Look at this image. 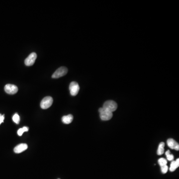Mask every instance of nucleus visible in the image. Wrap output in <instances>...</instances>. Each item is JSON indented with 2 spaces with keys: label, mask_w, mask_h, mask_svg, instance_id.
<instances>
[{
  "label": "nucleus",
  "mask_w": 179,
  "mask_h": 179,
  "mask_svg": "<svg viewBox=\"0 0 179 179\" xmlns=\"http://www.w3.org/2000/svg\"><path fill=\"white\" fill-rule=\"evenodd\" d=\"M102 108L108 111L113 113L117 109V105L114 101L111 100L107 101L104 103Z\"/></svg>",
  "instance_id": "nucleus-1"
},
{
  "label": "nucleus",
  "mask_w": 179,
  "mask_h": 179,
  "mask_svg": "<svg viewBox=\"0 0 179 179\" xmlns=\"http://www.w3.org/2000/svg\"><path fill=\"white\" fill-rule=\"evenodd\" d=\"M99 111L100 113V117L102 120L107 121L111 120L113 117V113L108 111L102 108H100Z\"/></svg>",
  "instance_id": "nucleus-2"
},
{
  "label": "nucleus",
  "mask_w": 179,
  "mask_h": 179,
  "mask_svg": "<svg viewBox=\"0 0 179 179\" xmlns=\"http://www.w3.org/2000/svg\"><path fill=\"white\" fill-rule=\"evenodd\" d=\"M53 100L52 97L49 96L43 98V100L40 102V107L44 110L48 109L53 104Z\"/></svg>",
  "instance_id": "nucleus-3"
},
{
  "label": "nucleus",
  "mask_w": 179,
  "mask_h": 179,
  "mask_svg": "<svg viewBox=\"0 0 179 179\" xmlns=\"http://www.w3.org/2000/svg\"><path fill=\"white\" fill-rule=\"evenodd\" d=\"M68 72V69L65 67H61L57 69L52 76V78H59L66 75Z\"/></svg>",
  "instance_id": "nucleus-4"
},
{
  "label": "nucleus",
  "mask_w": 179,
  "mask_h": 179,
  "mask_svg": "<svg viewBox=\"0 0 179 179\" xmlns=\"http://www.w3.org/2000/svg\"><path fill=\"white\" fill-rule=\"evenodd\" d=\"M70 92L73 96H75L78 94L80 90L79 84L76 82H72L70 83L69 86Z\"/></svg>",
  "instance_id": "nucleus-5"
},
{
  "label": "nucleus",
  "mask_w": 179,
  "mask_h": 179,
  "mask_svg": "<svg viewBox=\"0 0 179 179\" xmlns=\"http://www.w3.org/2000/svg\"><path fill=\"white\" fill-rule=\"evenodd\" d=\"M4 91L10 95H13L18 92V88L15 85L7 84L4 86Z\"/></svg>",
  "instance_id": "nucleus-6"
},
{
  "label": "nucleus",
  "mask_w": 179,
  "mask_h": 179,
  "mask_svg": "<svg viewBox=\"0 0 179 179\" xmlns=\"http://www.w3.org/2000/svg\"><path fill=\"white\" fill-rule=\"evenodd\" d=\"M37 58V54L35 52L30 54L29 56L25 60V63L27 66H30L33 65Z\"/></svg>",
  "instance_id": "nucleus-7"
},
{
  "label": "nucleus",
  "mask_w": 179,
  "mask_h": 179,
  "mask_svg": "<svg viewBox=\"0 0 179 179\" xmlns=\"http://www.w3.org/2000/svg\"><path fill=\"white\" fill-rule=\"evenodd\" d=\"M167 143L168 146L172 149H175L176 150L178 151L179 150V143L174 140L172 138H169V139H168L167 141Z\"/></svg>",
  "instance_id": "nucleus-8"
},
{
  "label": "nucleus",
  "mask_w": 179,
  "mask_h": 179,
  "mask_svg": "<svg viewBox=\"0 0 179 179\" xmlns=\"http://www.w3.org/2000/svg\"><path fill=\"white\" fill-rule=\"evenodd\" d=\"M27 147H28V146H27V144H19L15 147V148H14V152L16 153H17V154L21 153L23 151H25V150H27Z\"/></svg>",
  "instance_id": "nucleus-9"
},
{
  "label": "nucleus",
  "mask_w": 179,
  "mask_h": 179,
  "mask_svg": "<svg viewBox=\"0 0 179 179\" xmlns=\"http://www.w3.org/2000/svg\"><path fill=\"white\" fill-rule=\"evenodd\" d=\"M73 120V116L72 114H68L67 116H63L62 118V121L64 123L68 124L72 123Z\"/></svg>",
  "instance_id": "nucleus-10"
},
{
  "label": "nucleus",
  "mask_w": 179,
  "mask_h": 179,
  "mask_svg": "<svg viewBox=\"0 0 179 179\" xmlns=\"http://www.w3.org/2000/svg\"><path fill=\"white\" fill-rule=\"evenodd\" d=\"M179 159H177L176 161H173L172 163L171 164L170 168V171L171 172H174L176 170V169L177 168L179 167Z\"/></svg>",
  "instance_id": "nucleus-11"
},
{
  "label": "nucleus",
  "mask_w": 179,
  "mask_h": 179,
  "mask_svg": "<svg viewBox=\"0 0 179 179\" xmlns=\"http://www.w3.org/2000/svg\"><path fill=\"white\" fill-rule=\"evenodd\" d=\"M165 143L163 142L160 143L157 150V154L158 155H161L164 153Z\"/></svg>",
  "instance_id": "nucleus-12"
},
{
  "label": "nucleus",
  "mask_w": 179,
  "mask_h": 179,
  "mask_svg": "<svg viewBox=\"0 0 179 179\" xmlns=\"http://www.w3.org/2000/svg\"><path fill=\"white\" fill-rule=\"evenodd\" d=\"M28 130H29V128H28V127H26V126H25V127H23L22 128H19L18 131V134L19 135V136H22V134L24 133V132H27L28 131Z\"/></svg>",
  "instance_id": "nucleus-13"
},
{
  "label": "nucleus",
  "mask_w": 179,
  "mask_h": 179,
  "mask_svg": "<svg viewBox=\"0 0 179 179\" xmlns=\"http://www.w3.org/2000/svg\"><path fill=\"white\" fill-rule=\"evenodd\" d=\"M165 155H166V157H167V159L168 161H173L174 158V156L173 155H172L170 151V150H167L165 152Z\"/></svg>",
  "instance_id": "nucleus-14"
},
{
  "label": "nucleus",
  "mask_w": 179,
  "mask_h": 179,
  "mask_svg": "<svg viewBox=\"0 0 179 179\" xmlns=\"http://www.w3.org/2000/svg\"><path fill=\"white\" fill-rule=\"evenodd\" d=\"M158 163L159 165L161 167V166L167 165V161L164 158H160L159 159Z\"/></svg>",
  "instance_id": "nucleus-15"
},
{
  "label": "nucleus",
  "mask_w": 179,
  "mask_h": 179,
  "mask_svg": "<svg viewBox=\"0 0 179 179\" xmlns=\"http://www.w3.org/2000/svg\"><path fill=\"white\" fill-rule=\"evenodd\" d=\"M13 120L16 124H19L20 121V117L18 114H15L13 117Z\"/></svg>",
  "instance_id": "nucleus-16"
},
{
  "label": "nucleus",
  "mask_w": 179,
  "mask_h": 179,
  "mask_svg": "<svg viewBox=\"0 0 179 179\" xmlns=\"http://www.w3.org/2000/svg\"><path fill=\"white\" fill-rule=\"evenodd\" d=\"M161 172L162 173L166 174L168 171V167L167 165L161 166Z\"/></svg>",
  "instance_id": "nucleus-17"
},
{
  "label": "nucleus",
  "mask_w": 179,
  "mask_h": 179,
  "mask_svg": "<svg viewBox=\"0 0 179 179\" xmlns=\"http://www.w3.org/2000/svg\"><path fill=\"white\" fill-rule=\"evenodd\" d=\"M4 119V115H1V114H0V124H1V123H3Z\"/></svg>",
  "instance_id": "nucleus-18"
},
{
  "label": "nucleus",
  "mask_w": 179,
  "mask_h": 179,
  "mask_svg": "<svg viewBox=\"0 0 179 179\" xmlns=\"http://www.w3.org/2000/svg\"></svg>",
  "instance_id": "nucleus-19"
}]
</instances>
